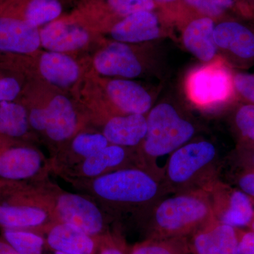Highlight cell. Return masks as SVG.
<instances>
[{
	"instance_id": "obj_31",
	"label": "cell",
	"mask_w": 254,
	"mask_h": 254,
	"mask_svg": "<svg viewBox=\"0 0 254 254\" xmlns=\"http://www.w3.org/2000/svg\"><path fill=\"white\" fill-rule=\"evenodd\" d=\"M9 72L0 73V103L17 101L22 93L23 85L17 75Z\"/></svg>"
},
{
	"instance_id": "obj_21",
	"label": "cell",
	"mask_w": 254,
	"mask_h": 254,
	"mask_svg": "<svg viewBox=\"0 0 254 254\" xmlns=\"http://www.w3.org/2000/svg\"><path fill=\"white\" fill-rule=\"evenodd\" d=\"M47 246L53 252L68 254H95L99 238L68 224L56 222L43 232Z\"/></svg>"
},
{
	"instance_id": "obj_3",
	"label": "cell",
	"mask_w": 254,
	"mask_h": 254,
	"mask_svg": "<svg viewBox=\"0 0 254 254\" xmlns=\"http://www.w3.org/2000/svg\"><path fill=\"white\" fill-rule=\"evenodd\" d=\"M51 180L39 183L0 182V229L43 233L56 222L52 204Z\"/></svg>"
},
{
	"instance_id": "obj_27",
	"label": "cell",
	"mask_w": 254,
	"mask_h": 254,
	"mask_svg": "<svg viewBox=\"0 0 254 254\" xmlns=\"http://www.w3.org/2000/svg\"><path fill=\"white\" fill-rule=\"evenodd\" d=\"M128 254H192L189 237L146 238L128 251Z\"/></svg>"
},
{
	"instance_id": "obj_36",
	"label": "cell",
	"mask_w": 254,
	"mask_h": 254,
	"mask_svg": "<svg viewBox=\"0 0 254 254\" xmlns=\"http://www.w3.org/2000/svg\"><path fill=\"white\" fill-rule=\"evenodd\" d=\"M0 254H18L0 235Z\"/></svg>"
},
{
	"instance_id": "obj_40",
	"label": "cell",
	"mask_w": 254,
	"mask_h": 254,
	"mask_svg": "<svg viewBox=\"0 0 254 254\" xmlns=\"http://www.w3.org/2000/svg\"><path fill=\"white\" fill-rule=\"evenodd\" d=\"M54 254H68L63 253V252H54Z\"/></svg>"
},
{
	"instance_id": "obj_35",
	"label": "cell",
	"mask_w": 254,
	"mask_h": 254,
	"mask_svg": "<svg viewBox=\"0 0 254 254\" xmlns=\"http://www.w3.org/2000/svg\"><path fill=\"white\" fill-rule=\"evenodd\" d=\"M240 160L245 169H254V148L241 150Z\"/></svg>"
},
{
	"instance_id": "obj_29",
	"label": "cell",
	"mask_w": 254,
	"mask_h": 254,
	"mask_svg": "<svg viewBox=\"0 0 254 254\" xmlns=\"http://www.w3.org/2000/svg\"><path fill=\"white\" fill-rule=\"evenodd\" d=\"M184 4L192 11L200 15V17L214 19L224 16L235 9V0H182Z\"/></svg>"
},
{
	"instance_id": "obj_10",
	"label": "cell",
	"mask_w": 254,
	"mask_h": 254,
	"mask_svg": "<svg viewBox=\"0 0 254 254\" xmlns=\"http://www.w3.org/2000/svg\"><path fill=\"white\" fill-rule=\"evenodd\" d=\"M214 38L218 49L237 67L254 65V26L238 20H225L215 25Z\"/></svg>"
},
{
	"instance_id": "obj_6",
	"label": "cell",
	"mask_w": 254,
	"mask_h": 254,
	"mask_svg": "<svg viewBox=\"0 0 254 254\" xmlns=\"http://www.w3.org/2000/svg\"><path fill=\"white\" fill-rule=\"evenodd\" d=\"M50 194L55 221L72 225L95 238L108 233L111 219L91 197L66 191L54 183Z\"/></svg>"
},
{
	"instance_id": "obj_14",
	"label": "cell",
	"mask_w": 254,
	"mask_h": 254,
	"mask_svg": "<svg viewBox=\"0 0 254 254\" xmlns=\"http://www.w3.org/2000/svg\"><path fill=\"white\" fill-rule=\"evenodd\" d=\"M109 144L102 132L81 129L51 155L52 173L61 177Z\"/></svg>"
},
{
	"instance_id": "obj_5",
	"label": "cell",
	"mask_w": 254,
	"mask_h": 254,
	"mask_svg": "<svg viewBox=\"0 0 254 254\" xmlns=\"http://www.w3.org/2000/svg\"><path fill=\"white\" fill-rule=\"evenodd\" d=\"M218 153L208 140H192L170 155L163 181L168 193L203 189L218 177Z\"/></svg>"
},
{
	"instance_id": "obj_11",
	"label": "cell",
	"mask_w": 254,
	"mask_h": 254,
	"mask_svg": "<svg viewBox=\"0 0 254 254\" xmlns=\"http://www.w3.org/2000/svg\"><path fill=\"white\" fill-rule=\"evenodd\" d=\"M131 167H143L138 150L109 144L61 177L68 182L91 180Z\"/></svg>"
},
{
	"instance_id": "obj_28",
	"label": "cell",
	"mask_w": 254,
	"mask_h": 254,
	"mask_svg": "<svg viewBox=\"0 0 254 254\" xmlns=\"http://www.w3.org/2000/svg\"><path fill=\"white\" fill-rule=\"evenodd\" d=\"M233 123L240 138L241 150L254 148V105H240L234 114Z\"/></svg>"
},
{
	"instance_id": "obj_32",
	"label": "cell",
	"mask_w": 254,
	"mask_h": 254,
	"mask_svg": "<svg viewBox=\"0 0 254 254\" xmlns=\"http://www.w3.org/2000/svg\"><path fill=\"white\" fill-rule=\"evenodd\" d=\"M235 91L247 103L254 105V74L245 72L234 73Z\"/></svg>"
},
{
	"instance_id": "obj_41",
	"label": "cell",
	"mask_w": 254,
	"mask_h": 254,
	"mask_svg": "<svg viewBox=\"0 0 254 254\" xmlns=\"http://www.w3.org/2000/svg\"><path fill=\"white\" fill-rule=\"evenodd\" d=\"M254 204V198H253Z\"/></svg>"
},
{
	"instance_id": "obj_34",
	"label": "cell",
	"mask_w": 254,
	"mask_h": 254,
	"mask_svg": "<svg viewBox=\"0 0 254 254\" xmlns=\"http://www.w3.org/2000/svg\"><path fill=\"white\" fill-rule=\"evenodd\" d=\"M234 254H254V232L240 230L238 244Z\"/></svg>"
},
{
	"instance_id": "obj_38",
	"label": "cell",
	"mask_w": 254,
	"mask_h": 254,
	"mask_svg": "<svg viewBox=\"0 0 254 254\" xmlns=\"http://www.w3.org/2000/svg\"><path fill=\"white\" fill-rule=\"evenodd\" d=\"M235 1H236L237 3L238 2H242L243 4H245V3L247 2H254V0H235Z\"/></svg>"
},
{
	"instance_id": "obj_39",
	"label": "cell",
	"mask_w": 254,
	"mask_h": 254,
	"mask_svg": "<svg viewBox=\"0 0 254 254\" xmlns=\"http://www.w3.org/2000/svg\"><path fill=\"white\" fill-rule=\"evenodd\" d=\"M251 230H253L254 232V218L253 219V220H252V222H251L250 225Z\"/></svg>"
},
{
	"instance_id": "obj_8",
	"label": "cell",
	"mask_w": 254,
	"mask_h": 254,
	"mask_svg": "<svg viewBox=\"0 0 254 254\" xmlns=\"http://www.w3.org/2000/svg\"><path fill=\"white\" fill-rule=\"evenodd\" d=\"M233 76L234 73L220 63L197 68L187 79V93L190 100L204 109L232 101L236 93Z\"/></svg>"
},
{
	"instance_id": "obj_30",
	"label": "cell",
	"mask_w": 254,
	"mask_h": 254,
	"mask_svg": "<svg viewBox=\"0 0 254 254\" xmlns=\"http://www.w3.org/2000/svg\"><path fill=\"white\" fill-rule=\"evenodd\" d=\"M110 12L122 18L143 11H153L156 4L153 0H105Z\"/></svg>"
},
{
	"instance_id": "obj_20",
	"label": "cell",
	"mask_w": 254,
	"mask_h": 254,
	"mask_svg": "<svg viewBox=\"0 0 254 254\" xmlns=\"http://www.w3.org/2000/svg\"><path fill=\"white\" fill-rule=\"evenodd\" d=\"M105 119L101 132L110 144L138 150L146 135V115H112Z\"/></svg>"
},
{
	"instance_id": "obj_33",
	"label": "cell",
	"mask_w": 254,
	"mask_h": 254,
	"mask_svg": "<svg viewBox=\"0 0 254 254\" xmlns=\"http://www.w3.org/2000/svg\"><path fill=\"white\" fill-rule=\"evenodd\" d=\"M238 189L254 198V169H245L236 179Z\"/></svg>"
},
{
	"instance_id": "obj_37",
	"label": "cell",
	"mask_w": 254,
	"mask_h": 254,
	"mask_svg": "<svg viewBox=\"0 0 254 254\" xmlns=\"http://www.w3.org/2000/svg\"><path fill=\"white\" fill-rule=\"evenodd\" d=\"M155 1V4H173V3L176 2L179 0H153Z\"/></svg>"
},
{
	"instance_id": "obj_24",
	"label": "cell",
	"mask_w": 254,
	"mask_h": 254,
	"mask_svg": "<svg viewBox=\"0 0 254 254\" xmlns=\"http://www.w3.org/2000/svg\"><path fill=\"white\" fill-rule=\"evenodd\" d=\"M41 74L48 83L60 88L73 86L79 78L78 63L66 53L47 51L39 62Z\"/></svg>"
},
{
	"instance_id": "obj_19",
	"label": "cell",
	"mask_w": 254,
	"mask_h": 254,
	"mask_svg": "<svg viewBox=\"0 0 254 254\" xmlns=\"http://www.w3.org/2000/svg\"><path fill=\"white\" fill-rule=\"evenodd\" d=\"M41 46L48 51L66 53L82 49L89 43V32L77 23L56 21L40 30Z\"/></svg>"
},
{
	"instance_id": "obj_13",
	"label": "cell",
	"mask_w": 254,
	"mask_h": 254,
	"mask_svg": "<svg viewBox=\"0 0 254 254\" xmlns=\"http://www.w3.org/2000/svg\"><path fill=\"white\" fill-rule=\"evenodd\" d=\"M46 122L43 136L51 155L82 129L77 110L67 97L58 95L46 105Z\"/></svg>"
},
{
	"instance_id": "obj_7",
	"label": "cell",
	"mask_w": 254,
	"mask_h": 254,
	"mask_svg": "<svg viewBox=\"0 0 254 254\" xmlns=\"http://www.w3.org/2000/svg\"><path fill=\"white\" fill-rule=\"evenodd\" d=\"M50 158L28 141L0 138V182L39 183L49 180Z\"/></svg>"
},
{
	"instance_id": "obj_4",
	"label": "cell",
	"mask_w": 254,
	"mask_h": 254,
	"mask_svg": "<svg viewBox=\"0 0 254 254\" xmlns=\"http://www.w3.org/2000/svg\"><path fill=\"white\" fill-rule=\"evenodd\" d=\"M147 132L138 148L142 165L163 178V170L157 165L158 159L173 152L193 139L195 125L173 105H155L146 116Z\"/></svg>"
},
{
	"instance_id": "obj_2",
	"label": "cell",
	"mask_w": 254,
	"mask_h": 254,
	"mask_svg": "<svg viewBox=\"0 0 254 254\" xmlns=\"http://www.w3.org/2000/svg\"><path fill=\"white\" fill-rule=\"evenodd\" d=\"M215 219L206 190L174 193L159 200L152 209L144 223L147 238L190 237Z\"/></svg>"
},
{
	"instance_id": "obj_26",
	"label": "cell",
	"mask_w": 254,
	"mask_h": 254,
	"mask_svg": "<svg viewBox=\"0 0 254 254\" xmlns=\"http://www.w3.org/2000/svg\"><path fill=\"white\" fill-rule=\"evenodd\" d=\"M1 236L18 254H43L47 246L44 234L36 230L0 229Z\"/></svg>"
},
{
	"instance_id": "obj_15",
	"label": "cell",
	"mask_w": 254,
	"mask_h": 254,
	"mask_svg": "<svg viewBox=\"0 0 254 254\" xmlns=\"http://www.w3.org/2000/svg\"><path fill=\"white\" fill-rule=\"evenodd\" d=\"M97 72L106 76L133 78L143 72L141 62L127 43L113 41L98 52L93 59Z\"/></svg>"
},
{
	"instance_id": "obj_22",
	"label": "cell",
	"mask_w": 254,
	"mask_h": 254,
	"mask_svg": "<svg viewBox=\"0 0 254 254\" xmlns=\"http://www.w3.org/2000/svg\"><path fill=\"white\" fill-rule=\"evenodd\" d=\"M63 11L60 0H0V12L18 16L37 28L56 21Z\"/></svg>"
},
{
	"instance_id": "obj_12",
	"label": "cell",
	"mask_w": 254,
	"mask_h": 254,
	"mask_svg": "<svg viewBox=\"0 0 254 254\" xmlns=\"http://www.w3.org/2000/svg\"><path fill=\"white\" fill-rule=\"evenodd\" d=\"M41 46L39 28L18 16L0 12V58L7 60L4 63L33 54Z\"/></svg>"
},
{
	"instance_id": "obj_17",
	"label": "cell",
	"mask_w": 254,
	"mask_h": 254,
	"mask_svg": "<svg viewBox=\"0 0 254 254\" xmlns=\"http://www.w3.org/2000/svg\"><path fill=\"white\" fill-rule=\"evenodd\" d=\"M106 93L112 105V115H144L151 110V95L136 82L125 78L110 80Z\"/></svg>"
},
{
	"instance_id": "obj_1",
	"label": "cell",
	"mask_w": 254,
	"mask_h": 254,
	"mask_svg": "<svg viewBox=\"0 0 254 254\" xmlns=\"http://www.w3.org/2000/svg\"><path fill=\"white\" fill-rule=\"evenodd\" d=\"M69 183L93 198L111 220L132 216L145 223L152 209L168 194L163 178L143 167L121 169Z\"/></svg>"
},
{
	"instance_id": "obj_25",
	"label": "cell",
	"mask_w": 254,
	"mask_h": 254,
	"mask_svg": "<svg viewBox=\"0 0 254 254\" xmlns=\"http://www.w3.org/2000/svg\"><path fill=\"white\" fill-rule=\"evenodd\" d=\"M31 132L26 105L18 101L0 103V138L28 141Z\"/></svg>"
},
{
	"instance_id": "obj_23",
	"label": "cell",
	"mask_w": 254,
	"mask_h": 254,
	"mask_svg": "<svg viewBox=\"0 0 254 254\" xmlns=\"http://www.w3.org/2000/svg\"><path fill=\"white\" fill-rule=\"evenodd\" d=\"M215 26L213 18L198 17L191 20L182 33L187 51L203 63L213 61L218 51L214 38Z\"/></svg>"
},
{
	"instance_id": "obj_18",
	"label": "cell",
	"mask_w": 254,
	"mask_h": 254,
	"mask_svg": "<svg viewBox=\"0 0 254 254\" xmlns=\"http://www.w3.org/2000/svg\"><path fill=\"white\" fill-rule=\"evenodd\" d=\"M161 20L153 11H143L125 16L113 25L110 36L114 41L139 43L164 36Z\"/></svg>"
},
{
	"instance_id": "obj_16",
	"label": "cell",
	"mask_w": 254,
	"mask_h": 254,
	"mask_svg": "<svg viewBox=\"0 0 254 254\" xmlns=\"http://www.w3.org/2000/svg\"><path fill=\"white\" fill-rule=\"evenodd\" d=\"M240 232V228L215 219L189 237L191 254H234Z\"/></svg>"
},
{
	"instance_id": "obj_9",
	"label": "cell",
	"mask_w": 254,
	"mask_h": 254,
	"mask_svg": "<svg viewBox=\"0 0 254 254\" xmlns=\"http://www.w3.org/2000/svg\"><path fill=\"white\" fill-rule=\"evenodd\" d=\"M208 192L215 218L236 228L249 226L254 218L253 198L240 189L215 179L204 189Z\"/></svg>"
}]
</instances>
